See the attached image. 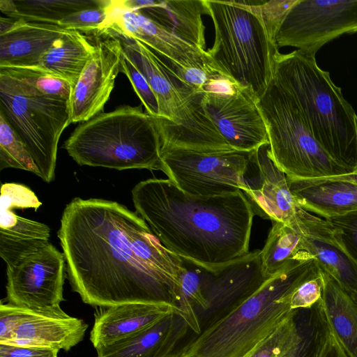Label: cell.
<instances>
[{"label":"cell","mask_w":357,"mask_h":357,"mask_svg":"<svg viewBox=\"0 0 357 357\" xmlns=\"http://www.w3.org/2000/svg\"><path fill=\"white\" fill-rule=\"evenodd\" d=\"M325 220L333 225L344 248L357 263V210Z\"/></svg>","instance_id":"f35d334b"},{"label":"cell","mask_w":357,"mask_h":357,"mask_svg":"<svg viewBox=\"0 0 357 357\" xmlns=\"http://www.w3.org/2000/svg\"><path fill=\"white\" fill-rule=\"evenodd\" d=\"M299 317V339L282 357H318L329 327L321 299L309 309H300Z\"/></svg>","instance_id":"1f68e13d"},{"label":"cell","mask_w":357,"mask_h":357,"mask_svg":"<svg viewBox=\"0 0 357 357\" xmlns=\"http://www.w3.org/2000/svg\"><path fill=\"white\" fill-rule=\"evenodd\" d=\"M189 329L181 314L171 313L147 328L96 349L97 357H169Z\"/></svg>","instance_id":"7402d4cb"},{"label":"cell","mask_w":357,"mask_h":357,"mask_svg":"<svg viewBox=\"0 0 357 357\" xmlns=\"http://www.w3.org/2000/svg\"><path fill=\"white\" fill-rule=\"evenodd\" d=\"M298 223L307 249L320 268L330 275L357 303V263L344 248L333 225L301 206L298 210Z\"/></svg>","instance_id":"ac0fdd59"},{"label":"cell","mask_w":357,"mask_h":357,"mask_svg":"<svg viewBox=\"0 0 357 357\" xmlns=\"http://www.w3.org/2000/svg\"><path fill=\"white\" fill-rule=\"evenodd\" d=\"M328 179L332 180H340V181H345L351 183H354L357 184V172L343 174V175H339V176H331V177H325Z\"/></svg>","instance_id":"f6af8a7d"},{"label":"cell","mask_w":357,"mask_h":357,"mask_svg":"<svg viewBox=\"0 0 357 357\" xmlns=\"http://www.w3.org/2000/svg\"><path fill=\"white\" fill-rule=\"evenodd\" d=\"M15 168L31 172L38 171L23 140L0 113V170Z\"/></svg>","instance_id":"d6a6232c"},{"label":"cell","mask_w":357,"mask_h":357,"mask_svg":"<svg viewBox=\"0 0 357 357\" xmlns=\"http://www.w3.org/2000/svg\"><path fill=\"white\" fill-rule=\"evenodd\" d=\"M324 278L321 269L316 275L307 278L298 286L288 297V303L292 310L309 309L321 298Z\"/></svg>","instance_id":"74e56055"},{"label":"cell","mask_w":357,"mask_h":357,"mask_svg":"<svg viewBox=\"0 0 357 357\" xmlns=\"http://www.w3.org/2000/svg\"><path fill=\"white\" fill-rule=\"evenodd\" d=\"M96 44V50L73 86L70 98L72 123L84 122L102 113L121 73L123 49L111 35Z\"/></svg>","instance_id":"2e32d148"},{"label":"cell","mask_w":357,"mask_h":357,"mask_svg":"<svg viewBox=\"0 0 357 357\" xmlns=\"http://www.w3.org/2000/svg\"><path fill=\"white\" fill-rule=\"evenodd\" d=\"M58 352L52 349L0 344V357H56Z\"/></svg>","instance_id":"7bdbcfd3"},{"label":"cell","mask_w":357,"mask_h":357,"mask_svg":"<svg viewBox=\"0 0 357 357\" xmlns=\"http://www.w3.org/2000/svg\"><path fill=\"white\" fill-rule=\"evenodd\" d=\"M202 107L235 151L250 153L269 144L266 126L256 98L236 85L225 91H204Z\"/></svg>","instance_id":"7c38bea8"},{"label":"cell","mask_w":357,"mask_h":357,"mask_svg":"<svg viewBox=\"0 0 357 357\" xmlns=\"http://www.w3.org/2000/svg\"><path fill=\"white\" fill-rule=\"evenodd\" d=\"M153 118L160 135V151L169 149L199 152L235 151L207 116L202 102L185 118L176 122L161 117Z\"/></svg>","instance_id":"cb8c5ba5"},{"label":"cell","mask_w":357,"mask_h":357,"mask_svg":"<svg viewBox=\"0 0 357 357\" xmlns=\"http://www.w3.org/2000/svg\"><path fill=\"white\" fill-rule=\"evenodd\" d=\"M319 271L315 259L293 263L169 357H248L296 310L287 296Z\"/></svg>","instance_id":"3957f363"},{"label":"cell","mask_w":357,"mask_h":357,"mask_svg":"<svg viewBox=\"0 0 357 357\" xmlns=\"http://www.w3.org/2000/svg\"><path fill=\"white\" fill-rule=\"evenodd\" d=\"M1 206L10 208H34L42 204L35 194L27 187L16 183L1 185Z\"/></svg>","instance_id":"ab89813d"},{"label":"cell","mask_w":357,"mask_h":357,"mask_svg":"<svg viewBox=\"0 0 357 357\" xmlns=\"http://www.w3.org/2000/svg\"><path fill=\"white\" fill-rule=\"evenodd\" d=\"M299 310H296L248 357H282L299 339Z\"/></svg>","instance_id":"836d02e7"},{"label":"cell","mask_w":357,"mask_h":357,"mask_svg":"<svg viewBox=\"0 0 357 357\" xmlns=\"http://www.w3.org/2000/svg\"><path fill=\"white\" fill-rule=\"evenodd\" d=\"M321 302L327 321L349 357H357V303L321 269Z\"/></svg>","instance_id":"4316f807"},{"label":"cell","mask_w":357,"mask_h":357,"mask_svg":"<svg viewBox=\"0 0 357 357\" xmlns=\"http://www.w3.org/2000/svg\"><path fill=\"white\" fill-rule=\"evenodd\" d=\"M182 258V257H181ZM183 268L179 278V289L176 306L195 335L202 332L196 312L206 307L204 285L206 268L186 259L182 258Z\"/></svg>","instance_id":"4dcf8cb0"},{"label":"cell","mask_w":357,"mask_h":357,"mask_svg":"<svg viewBox=\"0 0 357 357\" xmlns=\"http://www.w3.org/2000/svg\"><path fill=\"white\" fill-rule=\"evenodd\" d=\"M79 165L162 172L160 135L142 107L121 106L80 123L63 144Z\"/></svg>","instance_id":"8992f818"},{"label":"cell","mask_w":357,"mask_h":357,"mask_svg":"<svg viewBox=\"0 0 357 357\" xmlns=\"http://www.w3.org/2000/svg\"><path fill=\"white\" fill-rule=\"evenodd\" d=\"M87 328L83 319L65 312L43 313L31 310L14 338L5 344L68 351L84 339Z\"/></svg>","instance_id":"44dd1931"},{"label":"cell","mask_w":357,"mask_h":357,"mask_svg":"<svg viewBox=\"0 0 357 357\" xmlns=\"http://www.w3.org/2000/svg\"><path fill=\"white\" fill-rule=\"evenodd\" d=\"M298 204L324 219L357 210V184L326 178L300 179L287 176Z\"/></svg>","instance_id":"603a6c76"},{"label":"cell","mask_w":357,"mask_h":357,"mask_svg":"<svg viewBox=\"0 0 357 357\" xmlns=\"http://www.w3.org/2000/svg\"><path fill=\"white\" fill-rule=\"evenodd\" d=\"M171 313L181 314L178 307L168 303H132L98 307L90 340L98 349L147 328Z\"/></svg>","instance_id":"d6986e66"},{"label":"cell","mask_w":357,"mask_h":357,"mask_svg":"<svg viewBox=\"0 0 357 357\" xmlns=\"http://www.w3.org/2000/svg\"><path fill=\"white\" fill-rule=\"evenodd\" d=\"M139 10L168 32L206 51L202 20L203 15H208L205 0L153 1Z\"/></svg>","instance_id":"d4e9b609"},{"label":"cell","mask_w":357,"mask_h":357,"mask_svg":"<svg viewBox=\"0 0 357 357\" xmlns=\"http://www.w3.org/2000/svg\"><path fill=\"white\" fill-rule=\"evenodd\" d=\"M296 1V0L260 1L259 7L263 19L269 34L274 40L282 21Z\"/></svg>","instance_id":"b9f144b4"},{"label":"cell","mask_w":357,"mask_h":357,"mask_svg":"<svg viewBox=\"0 0 357 357\" xmlns=\"http://www.w3.org/2000/svg\"><path fill=\"white\" fill-rule=\"evenodd\" d=\"M357 32V0H296L275 35L278 47H293L315 56L339 36Z\"/></svg>","instance_id":"30bf717a"},{"label":"cell","mask_w":357,"mask_h":357,"mask_svg":"<svg viewBox=\"0 0 357 357\" xmlns=\"http://www.w3.org/2000/svg\"><path fill=\"white\" fill-rule=\"evenodd\" d=\"M215 28L213 63L258 101L273 77L279 52L265 24L260 1L205 0Z\"/></svg>","instance_id":"5b68a950"},{"label":"cell","mask_w":357,"mask_h":357,"mask_svg":"<svg viewBox=\"0 0 357 357\" xmlns=\"http://www.w3.org/2000/svg\"><path fill=\"white\" fill-rule=\"evenodd\" d=\"M132 197L136 213L180 257L216 271L249 252L255 213L242 191L195 196L169 178H149Z\"/></svg>","instance_id":"7a4b0ae2"},{"label":"cell","mask_w":357,"mask_h":357,"mask_svg":"<svg viewBox=\"0 0 357 357\" xmlns=\"http://www.w3.org/2000/svg\"><path fill=\"white\" fill-rule=\"evenodd\" d=\"M318 357H349L339 342L330 325L326 337Z\"/></svg>","instance_id":"ee69618b"},{"label":"cell","mask_w":357,"mask_h":357,"mask_svg":"<svg viewBox=\"0 0 357 357\" xmlns=\"http://www.w3.org/2000/svg\"><path fill=\"white\" fill-rule=\"evenodd\" d=\"M121 73H124L145 107L146 113L153 117H158L159 105L157 98L149 85L147 79L123 52Z\"/></svg>","instance_id":"8d00e7d4"},{"label":"cell","mask_w":357,"mask_h":357,"mask_svg":"<svg viewBox=\"0 0 357 357\" xmlns=\"http://www.w3.org/2000/svg\"><path fill=\"white\" fill-rule=\"evenodd\" d=\"M273 79L295 100L315 140L337 163L357 171V114L315 56L279 52Z\"/></svg>","instance_id":"277c9868"},{"label":"cell","mask_w":357,"mask_h":357,"mask_svg":"<svg viewBox=\"0 0 357 357\" xmlns=\"http://www.w3.org/2000/svg\"><path fill=\"white\" fill-rule=\"evenodd\" d=\"M31 309L10 303L0 305V344H5L14 338L15 333L30 313Z\"/></svg>","instance_id":"60d3db41"},{"label":"cell","mask_w":357,"mask_h":357,"mask_svg":"<svg viewBox=\"0 0 357 357\" xmlns=\"http://www.w3.org/2000/svg\"><path fill=\"white\" fill-rule=\"evenodd\" d=\"M50 236L47 225L19 216L12 208L1 207L0 256L6 266L47 244Z\"/></svg>","instance_id":"484cf974"},{"label":"cell","mask_w":357,"mask_h":357,"mask_svg":"<svg viewBox=\"0 0 357 357\" xmlns=\"http://www.w3.org/2000/svg\"><path fill=\"white\" fill-rule=\"evenodd\" d=\"M66 271L63 253L50 243L20 257L6 266V301L43 313L64 312Z\"/></svg>","instance_id":"8fae6325"},{"label":"cell","mask_w":357,"mask_h":357,"mask_svg":"<svg viewBox=\"0 0 357 357\" xmlns=\"http://www.w3.org/2000/svg\"><path fill=\"white\" fill-rule=\"evenodd\" d=\"M357 172V171H356Z\"/></svg>","instance_id":"bcb514c9"},{"label":"cell","mask_w":357,"mask_h":357,"mask_svg":"<svg viewBox=\"0 0 357 357\" xmlns=\"http://www.w3.org/2000/svg\"><path fill=\"white\" fill-rule=\"evenodd\" d=\"M265 280L259 250L249 252L216 271L206 269V307L196 312L202 331L255 291Z\"/></svg>","instance_id":"5bb4252c"},{"label":"cell","mask_w":357,"mask_h":357,"mask_svg":"<svg viewBox=\"0 0 357 357\" xmlns=\"http://www.w3.org/2000/svg\"><path fill=\"white\" fill-rule=\"evenodd\" d=\"M0 69L25 81L46 96L70 101L73 86L66 79L39 66Z\"/></svg>","instance_id":"e575fe53"},{"label":"cell","mask_w":357,"mask_h":357,"mask_svg":"<svg viewBox=\"0 0 357 357\" xmlns=\"http://www.w3.org/2000/svg\"><path fill=\"white\" fill-rule=\"evenodd\" d=\"M107 29L136 39L150 47L169 64L181 68L202 66L211 61L207 51L201 50L166 31L140 10L121 8L112 1Z\"/></svg>","instance_id":"e0dca14e"},{"label":"cell","mask_w":357,"mask_h":357,"mask_svg":"<svg viewBox=\"0 0 357 357\" xmlns=\"http://www.w3.org/2000/svg\"><path fill=\"white\" fill-rule=\"evenodd\" d=\"M0 113L26 144L37 176L53 181L59 141L72 123L70 101L46 96L0 69Z\"/></svg>","instance_id":"52a82bcc"},{"label":"cell","mask_w":357,"mask_h":357,"mask_svg":"<svg viewBox=\"0 0 357 357\" xmlns=\"http://www.w3.org/2000/svg\"><path fill=\"white\" fill-rule=\"evenodd\" d=\"M57 234L69 282L84 303L176 306L183 259L136 212L114 201L75 197Z\"/></svg>","instance_id":"6da1fadb"},{"label":"cell","mask_w":357,"mask_h":357,"mask_svg":"<svg viewBox=\"0 0 357 357\" xmlns=\"http://www.w3.org/2000/svg\"><path fill=\"white\" fill-rule=\"evenodd\" d=\"M273 226L261 250L262 273L269 279L297 261L314 259L308 252L298 223L291 227L272 221Z\"/></svg>","instance_id":"83f0119b"},{"label":"cell","mask_w":357,"mask_h":357,"mask_svg":"<svg viewBox=\"0 0 357 357\" xmlns=\"http://www.w3.org/2000/svg\"><path fill=\"white\" fill-rule=\"evenodd\" d=\"M96 45L79 31L68 30L43 56L39 67L76 84L91 58Z\"/></svg>","instance_id":"f1b7e54d"},{"label":"cell","mask_w":357,"mask_h":357,"mask_svg":"<svg viewBox=\"0 0 357 357\" xmlns=\"http://www.w3.org/2000/svg\"><path fill=\"white\" fill-rule=\"evenodd\" d=\"M104 34L121 40L125 54L147 79L158 102V117L177 121L192 111L199 100L197 91L183 84L174 70L155 52L142 42L111 29Z\"/></svg>","instance_id":"9a60e30c"},{"label":"cell","mask_w":357,"mask_h":357,"mask_svg":"<svg viewBox=\"0 0 357 357\" xmlns=\"http://www.w3.org/2000/svg\"><path fill=\"white\" fill-rule=\"evenodd\" d=\"M68 31L58 24L15 19L0 34V68L39 66L45 52Z\"/></svg>","instance_id":"ffe728a7"},{"label":"cell","mask_w":357,"mask_h":357,"mask_svg":"<svg viewBox=\"0 0 357 357\" xmlns=\"http://www.w3.org/2000/svg\"><path fill=\"white\" fill-rule=\"evenodd\" d=\"M257 104L266 126L271 156L287 177L308 179L352 173L320 146L294 98L273 79Z\"/></svg>","instance_id":"ba28073f"},{"label":"cell","mask_w":357,"mask_h":357,"mask_svg":"<svg viewBox=\"0 0 357 357\" xmlns=\"http://www.w3.org/2000/svg\"><path fill=\"white\" fill-rule=\"evenodd\" d=\"M250 153L169 149L161 150L160 158L162 172L181 190L209 197L247 192L245 173Z\"/></svg>","instance_id":"9c48e42d"},{"label":"cell","mask_w":357,"mask_h":357,"mask_svg":"<svg viewBox=\"0 0 357 357\" xmlns=\"http://www.w3.org/2000/svg\"><path fill=\"white\" fill-rule=\"evenodd\" d=\"M245 181L248 190L244 195L255 214L291 227L298 225L300 206L291 192L286 174L274 162L269 144L250 153Z\"/></svg>","instance_id":"4fadbf2b"},{"label":"cell","mask_w":357,"mask_h":357,"mask_svg":"<svg viewBox=\"0 0 357 357\" xmlns=\"http://www.w3.org/2000/svg\"><path fill=\"white\" fill-rule=\"evenodd\" d=\"M57 357V356H56Z\"/></svg>","instance_id":"7dc6e473"},{"label":"cell","mask_w":357,"mask_h":357,"mask_svg":"<svg viewBox=\"0 0 357 357\" xmlns=\"http://www.w3.org/2000/svg\"><path fill=\"white\" fill-rule=\"evenodd\" d=\"M103 0H1L0 10L7 16L26 22L58 24L77 11L97 6Z\"/></svg>","instance_id":"f546056e"},{"label":"cell","mask_w":357,"mask_h":357,"mask_svg":"<svg viewBox=\"0 0 357 357\" xmlns=\"http://www.w3.org/2000/svg\"><path fill=\"white\" fill-rule=\"evenodd\" d=\"M112 1L103 0L97 6L71 13L60 20L58 25L67 30L103 33L109 26Z\"/></svg>","instance_id":"d590c367"}]
</instances>
